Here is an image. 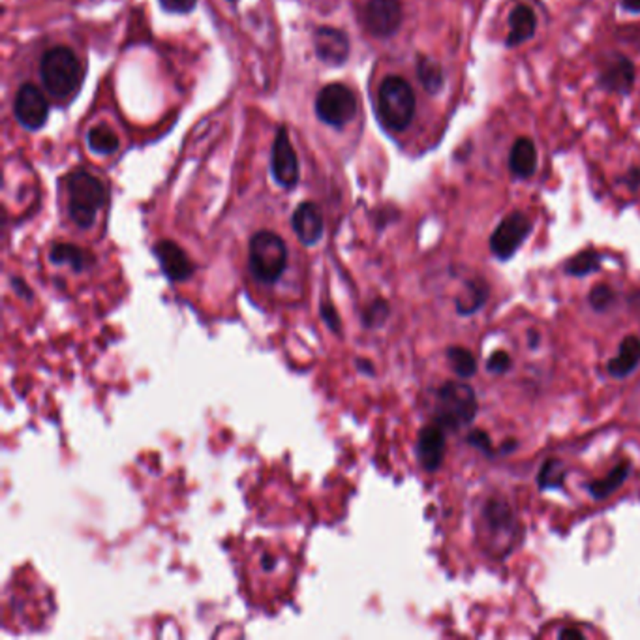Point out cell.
<instances>
[{
	"mask_svg": "<svg viewBox=\"0 0 640 640\" xmlns=\"http://www.w3.org/2000/svg\"><path fill=\"white\" fill-rule=\"evenodd\" d=\"M12 286L14 289H17V295L23 297V299H32V289L23 284L21 279H12Z\"/></svg>",
	"mask_w": 640,
	"mask_h": 640,
	"instance_id": "34",
	"label": "cell"
},
{
	"mask_svg": "<svg viewBox=\"0 0 640 640\" xmlns=\"http://www.w3.org/2000/svg\"><path fill=\"white\" fill-rule=\"evenodd\" d=\"M447 361L459 378H471L477 372V361L468 348L451 346L447 350Z\"/></svg>",
	"mask_w": 640,
	"mask_h": 640,
	"instance_id": "26",
	"label": "cell"
},
{
	"mask_svg": "<svg viewBox=\"0 0 640 640\" xmlns=\"http://www.w3.org/2000/svg\"><path fill=\"white\" fill-rule=\"evenodd\" d=\"M532 233V222L524 213H511L498 224L494 233L490 235V252L501 260L507 261L511 260L518 248L524 244V241L528 239Z\"/></svg>",
	"mask_w": 640,
	"mask_h": 640,
	"instance_id": "7",
	"label": "cell"
},
{
	"mask_svg": "<svg viewBox=\"0 0 640 640\" xmlns=\"http://www.w3.org/2000/svg\"><path fill=\"white\" fill-rule=\"evenodd\" d=\"M50 261L53 265H70L76 272H83L93 267L95 256L87 252L81 246L70 242H59L53 244L50 250Z\"/></svg>",
	"mask_w": 640,
	"mask_h": 640,
	"instance_id": "19",
	"label": "cell"
},
{
	"mask_svg": "<svg viewBox=\"0 0 640 640\" xmlns=\"http://www.w3.org/2000/svg\"><path fill=\"white\" fill-rule=\"evenodd\" d=\"M560 638L562 640H567V638H573V640H584V633L575 629V627H569V629H563L560 633Z\"/></svg>",
	"mask_w": 640,
	"mask_h": 640,
	"instance_id": "35",
	"label": "cell"
},
{
	"mask_svg": "<svg viewBox=\"0 0 640 640\" xmlns=\"http://www.w3.org/2000/svg\"><path fill=\"white\" fill-rule=\"evenodd\" d=\"M640 362V338L626 336L618 348V355L608 361L607 370L612 378H626L629 376Z\"/></svg>",
	"mask_w": 640,
	"mask_h": 640,
	"instance_id": "18",
	"label": "cell"
},
{
	"mask_svg": "<svg viewBox=\"0 0 640 640\" xmlns=\"http://www.w3.org/2000/svg\"><path fill=\"white\" fill-rule=\"evenodd\" d=\"M152 252L160 263V269L171 282H187L194 274L192 260L175 241H158L152 246Z\"/></svg>",
	"mask_w": 640,
	"mask_h": 640,
	"instance_id": "11",
	"label": "cell"
},
{
	"mask_svg": "<svg viewBox=\"0 0 640 640\" xmlns=\"http://www.w3.org/2000/svg\"><path fill=\"white\" fill-rule=\"evenodd\" d=\"M319 308H322V317L325 319L327 327L333 329L334 333H338V331H340V317H338L334 306H333L329 301H324L322 306H319Z\"/></svg>",
	"mask_w": 640,
	"mask_h": 640,
	"instance_id": "33",
	"label": "cell"
},
{
	"mask_svg": "<svg viewBox=\"0 0 640 640\" xmlns=\"http://www.w3.org/2000/svg\"><path fill=\"white\" fill-rule=\"evenodd\" d=\"M599 83L608 93L627 95L635 83V64L624 55L610 57L601 66Z\"/></svg>",
	"mask_w": 640,
	"mask_h": 640,
	"instance_id": "15",
	"label": "cell"
},
{
	"mask_svg": "<svg viewBox=\"0 0 640 640\" xmlns=\"http://www.w3.org/2000/svg\"><path fill=\"white\" fill-rule=\"evenodd\" d=\"M626 180L629 182L631 188L640 187V169H631V171H629V177H627Z\"/></svg>",
	"mask_w": 640,
	"mask_h": 640,
	"instance_id": "38",
	"label": "cell"
},
{
	"mask_svg": "<svg viewBox=\"0 0 640 640\" xmlns=\"http://www.w3.org/2000/svg\"><path fill=\"white\" fill-rule=\"evenodd\" d=\"M232 3H235V0H232Z\"/></svg>",
	"mask_w": 640,
	"mask_h": 640,
	"instance_id": "42",
	"label": "cell"
},
{
	"mask_svg": "<svg viewBox=\"0 0 640 640\" xmlns=\"http://www.w3.org/2000/svg\"><path fill=\"white\" fill-rule=\"evenodd\" d=\"M483 520L487 524V528L496 534H507L515 528V515L513 509L509 507L507 501L492 498L487 501V506L483 509Z\"/></svg>",
	"mask_w": 640,
	"mask_h": 640,
	"instance_id": "20",
	"label": "cell"
},
{
	"mask_svg": "<svg viewBox=\"0 0 640 640\" xmlns=\"http://www.w3.org/2000/svg\"><path fill=\"white\" fill-rule=\"evenodd\" d=\"M477 409V397L468 383L447 381L438 389L434 423H438L445 432L461 430L473 423Z\"/></svg>",
	"mask_w": 640,
	"mask_h": 640,
	"instance_id": "5",
	"label": "cell"
},
{
	"mask_svg": "<svg viewBox=\"0 0 640 640\" xmlns=\"http://www.w3.org/2000/svg\"><path fill=\"white\" fill-rule=\"evenodd\" d=\"M537 31V15L528 5H518L509 14V34L506 43L509 48L528 41L535 36Z\"/></svg>",
	"mask_w": 640,
	"mask_h": 640,
	"instance_id": "16",
	"label": "cell"
},
{
	"mask_svg": "<svg viewBox=\"0 0 640 640\" xmlns=\"http://www.w3.org/2000/svg\"><path fill=\"white\" fill-rule=\"evenodd\" d=\"M88 149L95 154H111L119 149V137L107 124H98L90 128L87 135Z\"/></svg>",
	"mask_w": 640,
	"mask_h": 640,
	"instance_id": "24",
	"label": "cell"
},
{
	"mask_svg": "<svg viewBox=\"0 0 640 640\" xmlns=\"http://www.w3.org/2000/svg\"><path fill=\"white\" fill-rule=\"evenodd\" d=\"M565 468L562 464V461L558 459H548L544 461V464L539 470L537 475V485L541 490H554V489H562L565 485Z\"/></svg>",
	"mask_w": 640,
	"mask_h": 640,
	"instance_id": "25",
	"label": "cell"
},
{
	"mask_svg": "<svg viewBox=\"0 0 640 640\" xmlns=\"http://www.w3.org/2000/svg\"><path fill=\"white\" fill-rule=\"evenodd\" d=\"M315 115L333 128H342L352 123L357 115V98L352 88L342 83L324 87L315 98Z\"/></svg>",
	"mask_w": 640,
	"mask_h": 640,
	"instance_id": "6",
	"label": "cell"
},
{
	"mask_svg": "<svg viewBox=\"0 0 640 640\" xmlns=\"http://www.w3.org/2000/svg\"><path fill=\"white\" fill-rule=\"evenodd\" d=\"M468 443H470L471 447L481 449L485 454H492V442H490V436H489L487 432H483V430H471L470 436H468Z\"/></svg>",
	"mask_w": 640,
	"mask_h": 640,
	"instance_id": "32",
	"label": "cell"
},
{
	"mask_svg": "<svg viewBox=\"0 0 640 640\" xmlns=\"http://www.w3.org/2000/svg\"><path fill=\"white\" fill-rule=\"evenodd\" d=\"M588 301H590V306L596 312H605L614 303V291L608 286L599 284L590 291Z\"/></svg>",
	"mask_w": 640,
	"mask_h": 640,
	"instance_id": "29",
	"label": "cell"
},
{
	"mask_svg": "<svg viewBox=\"0 0 640 640\" xmlns=\"http://www.w3.org/2000/svg\"><path fill=\"white\" fill-rule=\"evenodd\" d=\"M417 98L411 85L400 76H389L378 90V119L389 132H404L416 117Z\"/></svg>",
	"mask_w": 640,
	"mask_h": 640,
	"instance_id": "2",
	"label": "cell"
},
{
	"mask_svg": "<svg viewBox=\"0 0 640 640\" xmlns=\"http://www.w3.org/2000/svg\"><path fill=\"white\" fill-rule=\"evenodd\" d=\"M404 21L400 0H369L364 6L362 23L376 38H391L398 32Z\"/></svg>",
	"mask_w": 640,
	"mask_h": 640,
	"instance_id": "8",
	"label": "cell"
},
{
	"mask_svg": "<svg viewBox=\"0 0 640 640\" xmlns=\"http://www.w3.org/2000/svg\"><path fill=\"white\" fill-rule=\"evenodd\" d=\"M314 51L319 60L342 66L350 57V38L340 29L319 27L314 32Z\"/></svg>",
	"mask_w": 640,
	"mask_h": 640,
	"instance_id": "12",
	"label": "cell"
},
{
	"mask_svg": "<svg viewBox=\"0 0 640 640\" xmlns=\"http://www.w3.org/2000/svg\"><path fill=\"white\" fill-rule=\"evenodd\" d=\"M511 364H513V361H511L509 353L499 350V352H494L490 355V359L487 362V370L492 372V374H504V372H507L511 369Z\"/></svg>",
	"mask_w": 640,
	"mask_h": 640,
	"instance_id": "30",
	"label": "cell"
},
{
	"mask_svg": "<svg viewBox=\"0 0 640 640\" xmlns=\"http://www.w3.org/2000/svg\"><path fill=\"white\" fill-rule=\"evenodd\" d=\"M40 78L43 88L55 100H66L78 93L83 81V66L70 48L55 45L41 57Z\"/></svg>",
	"mask_w": 640,
	"mask_h": 640,
	"instance_id": "1",
	"label": "cell"
},
{
	"mask_svg": "<svg viewBox=\"0 0 640 640\" xmlns=\"http://www.w3.org/2000/svg\"><path fill=\"white\" fill-rule=\"evenodd\" d=\"M66 190L68 215L79 230H90L105 205V188L102 180L87 171H76L68 177Z\"/></svg>",
	"mask_w": 640,
	"mask_h": 640,
	"instance_id": "3",
	"label": "cell"
},
{
	"mask_svg": "<svg viewBox=\"0 0 640 640\" xmlns=\"http://www.w3.org/2000/svg\"><path fill=\"white\" fill-rule=\"evenodd\" d=\"M286 267L288 246L280 235L263 230L250 239L248 269L260 284H277L286 272Z\"/></svg>",
	"mask_w": 640,
	"mask_h": 640,
	"instance_id": "4",
	"label": "cell"
},
{
	"mask_svg": "<svg viewBox=\"0 0 640 640\" xmlns=\"http://www.w3.org/2000/svg\"><path fill=\"white\" fill-rule=\"evenodd\" d=\"M629 471H631V464L629 462H622L618 466H614L607 477L603 479H598V481H591L588 485V492L596 498V499H605L608 498L610 494H614L616 490H618L626 481H627V477H629Z\"/></svg>",
	"mask_w": 640,
	"mask_h": 640,
	"instance_id": "21",
	"label": "cell"
},
{
	"mask_svg": "<svg viewBox=\"0 0 640 640\" xmlns=\"http://www.w3.org/2000/svg\"><path fill=\"white\" fill-rule=\"evenodd\" d=\"M601 256L596 250H584V252L577 254L575 258H571L565 265V272L571 277H588V274L596 272L599 269Z\"/></svg>",
	"mask_w": 640,
	"mask_h": 640,
	"instance_id": "27",
	"label": "cell"
},
{
	"mask_svg": "<svg viewBox=\"0 0 640 640\" xmlns=\"http://www.w3.org/2000/svg\"><path fill=\"white\" fill-rule=\"evenodd\" d=\"M417 456L426 471H438L442 468L445 456V430L438 423L426 425L419 432Z\"/></svg>",
	"mask_w": 640,
	"mask_h": 640,
	"instance_id": "14",
	"label": "cell"
},
{
	"mask_svg": "<svg viewBox=\"0 0 640 640\" xmlns=\"http://www.w3.org/2000/svg\"><path fill=\"white\" fill-rule=\"evenodd\" d=\"M528 336H530V346H532V348H537V344H539V340H537L539 336H537V333L530 331V333H528Z\"/></svg>",
	"mask_w": 640,
	"mask_h": 640,
	"instance_id": "40",
	"label": "cell"
},
{
	"mask_svg": "<svg viewBox=\"0 0 640 640\" xmlns=\"http://www.w3.org/2000/svg\"><path fill=\"white\" fill-rule=\"evenodd\" d=\"M417 78L423 88L430 95H438L443 87V70L442 66L425 55L417 57Z\"/></svg>",
	"mask_w": 640,
	"mask_h": 640,
	"instance_id": "23",
	"label": "cell"
},
{
	"mask_svg": "<svg viewBox=\"0 0 640 640\" xmlns=\"http://www.w3.org/2000/svg\"><path fill=\"white\" fill-rule=\"evenodd\" d=\"M197 5V0H160L162 6L169 14H190Z\"/></svg>",
	"mask_w": 640,
	"mask_h": 640,
	"instance_id": "31",
	"label": "cell"
},
{
	"mask_svg": "<svg viewBox=\"0 0 640 640\" xmlns=\"http://www.w3.org/2000/svg\"><path fill=\"white\" fill-rule=\"evenodd\" d=\"M261 563H263V569H265V571H269V569H272V567H274V558H270L269 554H265V556L261 558Z\"/></svg>",
	"mask_w": 640,
	"mask_h": 640,
	"instance_id": "39",
	"label": "cell"
},
{
	"mask_svg": "<svg viewBox=\"0 0 640 640\" xmlns=\"http://www.w3.org/2000/svg\"><path fill=\"white\" fill-rule=\"evenodd\" d=\"M389 314H391V310H389V305L387 301L383 299H376L367 310H364L362 314V322L367 327H379L387 322V317Z\"/></svg>",
	"mask_w": 640,
	"mask_h": 640,
	"instance_id": "28",
	"label": "cell"
},
{
	"mask_svg": "<svg viewBox=\"0 0 640 640\" xmlns=\"http://www.w3.org/2000/svg\"><path fill=\"white\" fill-rule=\"evenodd\" d=\"M272 160H270V171L277 185L282 188H295L299 182V160H297L295 149L289 140V132L286 126H280L274 137L272 143Z\"/></svg>",
	"mask_w": 640,
	"mask_h": 640,
	"instance_id": "10",
	"label": "cell"
},
{
	"mask_svg": "<svg viewBox=\"0 0 640 640\" xmlns=\"http://www.w3.org/2000/svg\"><path fill=\"white\" fill-rule=\"evenodd\" d=\"M511 173L522 180L534 177L537 169V149L530 137H518L509 154Z\"/></svg>",
	"mask_w": 640,
	"mask_h": 640,
	"instance_id": "17",
	"label": "cell"
},
{
	"mask_svg": "<svg viewBox=\"0 0 640 640\" xmlns=\"http://www.w3.org/2000/svg\"><path fill=\"white\" fill-rule=\"evenodd\" d=\"M355 364H357L359 372H362V374H369V376H374V364H372L370 361H367V359H359Z\"/></svg>",
	"mask_w": 640,
	"mask_h": 640,
	"instance_id": "36",
	"label": "cell"
},
{
	"mask_svg": "<svg viewBox=\"0 0 640 640\" xmlns=\"http://www.w3.org/2000/svg\"><path fill=\"white\" fill-rule=\"evenodd\" d=\"M14 115L23 128L31 132L43 128L48 123L50 104L36 85L25 83L19 87L14 100Z\"/></svg>",
	"mask_w": 640,
	"mask_h": 640,
	"instance_id": "9",
	"label": "cell"
},
{
	"mask_svg": "<svg viewBox=\"0 0 640 640\" xmlns=\"http://www.w3.org/2000/svg\"><path fill=\"white\" fill-rule=\"evenodd\" d=\"M291 227L297 239H299L305 246H314L324 237V230H325L324 215L319 211L317 205L305 201L295 209L291 216Z\"/></svg>",
	"mask_w": 640,
	"mask_h": 640,
	"instance_id": "13",
	"label": "cell"
},
{
	"mask_svg": "<svg viewBox=\"0 0 640 640\" xmlns=\"http://www.w3.org/2000/svg\"><path fill=\"white\" fill-rule=\"evenodd\" d=\"M631 303H633L635 306H640V291L633 295V299H631Z\"/></svg>",
	"mask_w": 640,
	"mask_h": 640,
	"instance_id": "41",
	"label": "cell"
},
{
	"mask_svg": "<svg viewBox=\"0 0 640 640\" xmlns=\"http://www.w3.org/2000/svg\"><path fill=\"white\" fill-rule=\"evenodd\" d=\"M622 8L629 14H640V0H622Z\"/></svg>",
	"mask_w": 640,
	"mask_h": 640,
	"instance_id": "37",
	"label": "cell"
},
{
	"mask_svg": "<svg viewBox=\"0 0 640 640\" xmlns=\"http://www.w3.org/2000/svg\"><path fill=\"white\" fill-rule=\"evenodd\" d=\"M489 299V286L481 280H470L456 299V312L461 315H471L481 308Z\"/></svg>",
	"mask_w": 640,
	"mask_h": 640,
	"instance_id": "22",
	"label": "cell"
}]
</instances>
